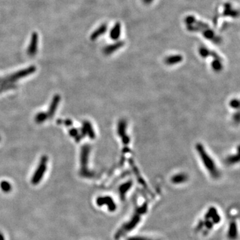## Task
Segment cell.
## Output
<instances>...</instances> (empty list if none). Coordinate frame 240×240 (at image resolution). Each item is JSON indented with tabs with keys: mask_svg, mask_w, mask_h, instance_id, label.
<instances>
[{
	"mask_svg": "<svg viewBox=\"0 0 240 240\" xmlns=\"http://www.w3.org/2000/svg\"><path fill=\"white\" fill-rule=\"evenodd\" d=\"M147 208H148V207H147V204L146 203H144V204L142 206H140V207H137L136 209H135L132 217H131V219L127 222H126L125 224H123L122 226L118 229V231H117V232L115 233V239H120L121 237L124 236L125 234H127V233L130 232V231H132V229H134L135 227L137 226V224L139 223L140 220L142 219V215H144L145 213L147 212Z\"/></svg>",
	"mask_w": 240,
	"mask_h": 240,
	"instance_id": "6da1fadb",
	"label": "cell"
},
{
	"mask_svg": "<svg viewBox=\"0 0 240 240\" xmlns=\"http://www.w3.org/2000/svg\"><path fill=\"white\" fill-rule=\"evenodd\" d=\"M35 70L36 67L35 66H30L23 70H19L4 79L0 78V83H2L0 86V93L3 91L7 90V89L14 88L15 86L13 84V83H15L19 79L23 78L26 76H30L31 74H33Z\"/></svg>",
	"mask_w": 240,
	"mask_h": 240,
	"instance_id": "7a4b0ae2",
	"label": "cell"
},
{
	"mask_svg": "<svg viewBox=\"0 0 240 240\" xmlns=\"http://www.w3.org/2000/svg\"><path fill=\"white\" fill-rule=\"evenodd\" d=\"M196 150L198 152L199 156H200L201 159L204 164L205 168L207 169V171L209 172L211 176L214 179H218L220 176V172L219 169H217L216 165H215L214 161L210 156V155L207 154V152L201 144H197L195 146Z\"/></svg>",
	"mask_w": 240,
	"mask_h": 240,
	"instance_id": "3957f363",
	"label": "cell"
},
{
	"mask_svg": "<svg viewBox=\"0 0 240 240\" xmlns=\"http://www.w3.org/2000/svg\"><path fill=\"white\" fill-rule=\"evenodd\" d=\"M90 150V146L89 145H85L81 147V153H80L81 168H80L79 175L83 177V178H92L95 176L94 172L89 170L88 167L89 155Z\"/></svg>",
	"mask_w": 240,
	"mask_h": 240,
	"instance_id": "277c9868",
	"label": "cell"
},
{
	"mask_svg": "<svg viewBox=\"0 0 240 240\" xmlns=\"http://www.w3.org/2000/svg\"><path fill=\"white\" fill-rule=\"evenodd\" d=\"M48 158L46 156H43L40 159V164L38 165V167L36 169L35 171L33 173V175L31 178V182L33 185H38L42 179L47 169V163Z\"/></svg>",
	"mask_w": 240,
	"mask_h": 240,
	"instance_id": "5b68a950",
	"label": "cell"
},
{
	"mask_svg": "<svg viewBox=\"0 0 240 240\" xmlns=\"http://www.w3.org/2000/svg\"><path fill=\"white\" fill-rule=\"evenodd\" d=\"M96 204L98 206L108 205V210L110 212H115L117 209V205L112 198L110 196H101L98 197L96 200Z\"/></svg>",
	"mask_w": 240,
	"mask_h": 240,
	"instance_id": "8992f818",
	"label": "cell"
},
{
	"mask_svg": "<svg viewBox=\"0 0 240 240\" xmlns=\"http://www.w3.org/2000/svg\"><path fill=\"white\" fill-rule=\"evenodd\" d=\"M126 128H127V122L125 120H121L118 123V133L119 136L121 137L122 142L125 145L129 144L130 137L126 134Z\"/></svg>",
	"mask_w": 240,
	"mask_h": 240,
	"instance_id": "52a82bcc",
	"label": "cell"
},
{
	"mask_svg": "<svg viewBox=\"0 0 240 240\" xmlns=\"http://www.w3.org/2000/svg\"><path fill=\"white\" fill-rule=\"evenodd\" d=\"M81 134L83 137L88 135L91 139H94L96 137V133L92 126L91 123L88 121H84L83 122V125L81 130Z\"/></svg>",
	"mask_w": 240,
	"mask_h": 240,
	"instance_id": "ba28073f",
	"label": "cell"
},
{
	"mask_svg": "<svg viewBox=\"0 0 240 240\" xmlns=\"http://www.w3.org/2000/svg\"><path fill=\"white\" fill-rule=\"evenodd\" d=\"M38 35L36 33H33L31 35L30 45L28 47V54L30 56H34L38 51Z\"/></svg>",
	"mask_w": 240,
	"mask_h": 240,
	"instance_id": "9c48e42d",
	"label": "cell"
},
{
	"mask_svg": "<svg viewBox=\"0 0 240 240\" xmlns=\"http://www.w3.org/2000/svg\"><path fill=\"white\" fill-rule=\"evenodd\" d=\"M60 99H61V97H60L59 95H58V94H56V95L53 96L52 102H51V104L50 105L49 110H48L47 112L48 119L52 118L53 116L55 115V111L57 110V106L59 103Z\"/></svg>",
	"mask_w": 240,
	"mask_h": 240,
	"instance_id": "30bf717a",
	"label": "cell"
},
{
	"mask_svg": "<svg viewBox=\"0 0 240 240\" xmlns=\"http://www.w3.org/2000/svg\"><path fill=\"white\" fill-rule=\"evenodd\" d=\"M122 33V25L120 22H117L113 26L110 32V37L113 41H117L120 39Z\"/></svg>",
	"mask_w": 240,
	"mask_h": 240,
	"instance_id": "8fae6325",
	"label": "cell"
},
{
	"mask_svg": "<svg viewBox=\"0 0 240 240\" xmlns=\"http://www.w3.org/2000/svg\"><path fill=\"white\" fill-rule=\"evenodd\" d=\"M123 45H124V42H122V41H119L118 42H115L114 43H113V44H111L105 47L103 50V53L107 55H111L112 54L113 52L120 50Z\"/></svg>",
	"mask_w": 240,
	"mask_h": 240,
	"instance_id": "7c38bea8",
	"label": "cell"
},
{
	"mask_svg": "<svg viewBox=\"0 0 240 240\" xmlns=\"http://www.w3.org/2000/svg\"><path fill=\"white\" fill-rule=\"evenodd\" d=\"M183 61L182 55L179 54L169 55L165 58L164 63L168 65H174L179 64Z\"/></svg>",
	"mask_w": 240,
	"mask_h": 240,
	"instance_id": "4fadbf2b",
	"label": "cell"
},
{
	"mask_svg": "<svg viewBox=\"0 0 240 240\" xmlns=\"http://www.w3.org/2000/svg\"><path fill=\"white\" fill-rule=\"evenodd\" d=\"M238 236V231L236 222H232L229 225L228 231H227V237L230 240H236Z\"/></svg>",
	"mask_w": 240,
	"mask_h": 240,
	"instance_id": "5bb4252c",
	"label": "cell"
},
{
	"mask_svg": "<svg viewBox=\"0 0 240 240\" xmlns=\"http://www.w3.org/2000/svg\"><path fill=\"white\" fill-rule=\"evenodd\" d=\"M107 30H108V27H107L105 24H103V25H100L97 30H96L92 33V34L90 36L91 40L94 41L97 40L99 36L103 35L105 33Z\"/></svg>",
	"mask_w": 240,
	"mask_h": 240,
	"instance_id": "9a60e30c",
	"label": "cell"
},
{
	"mask_svg": "<svg viewBox=\"0 0 240 240\" xmlns=\"http://www.w3.org/2000/svg\"><path fill=\"white\" fill-rule=\"evenodd\" d=\"M188 179V176L184 173H179L174 175L171 179V182L174 184H181L186 182Z\"/></svg>",
	"mask_w": 240,
	"mask_h": 240,
	"instance_id": "2e32d148",
	"label": "cell"
},
{
	"mask_svg": "<svg viewBox=\"0 0 240 240\" xmlns=\"http://www.w3.org/2000/svg\"><path fill=\"white\" fill-rule=\"evenodd\" d=\"M132 184H133L132 181H127V182H126L120 185V188H119V191H120L121 200H125L126 193H127V191L130 190V188H132Z\"/></svg>",
	"mask_w": 240,
	"mask_h": 240,
	"instance_id": "e0dca14e",
	"label": "cell"
},
{
	"mask_svg": "<svg viewBox=\"0 0 240 240\" xmlns=\"http://www.w3.org/2000/svg\"><path fill=\"white\" fill-rule=\"evenodd\" d=\"M211 66L213 71L215 72H219L224 68L221 59H213V60L211 64Z\"/></svg>",
	"mask_w": 240,
	"mask_h": 240,
	"instance_id": "ac0fdd59",
	"label": "cell"
},
{
	"mask_svg": "<svg viewBox=\"0 0 240 240\" xmlns=\"http://www.w3.org/2000/svg\"><path fill=\"white\" fill-rule=\"evenodd\" d=\"M202 33H203V36H204V37H205L206 39H207V40L215 41V40H216V39H219V38H217L215 37V33H214V31H213L212 30H210V29H209V28H206V29H204V30H203Z\"/></svg>",
	"mask_w": 240,
	"mask_h": 240,
	"instance_id": "d6986e66",
	"label": "cell"
},
{
	"mask_svg": "<svg viewBox=\"0 0 240 240\" xmlns=\"http://www.w3.org/2000/svg\"><path fill=\"white\" fill-rule=\"evenodd\" d=\"M48 119V116L47 113L45 112H40L38 113L35 117V122L40 124V123H42L47 120Z\"/></svg>",
	"mask_w": 240,
	"mask_h": 240,
	"instance_id": "ffe728a7",
	"label": "cell"
},
{
	"mask_svg": "<svg viewBox=\"0 0 240 240\" xmlns=\"http://www.w3.org/2000/svg\"><path fill=\"white\" fill-rule=\"evenodd\" d=\"M0 188L5 193H9L11 190V185L8 181H2L0 183Z\"/></svg>",
	"mask_w": 240,
	"mask_h": 240,
	"instance_id": "44dd1931",
	"label": "cell"
},
{
	"mask_svg": "<svg viewBox=\"0 0 240 240\" xmlns=\"http://www.w3.org/2000/svg\"><path fill=\"white\" fill-rule=\"evenodd\" d=\"M239 155L237 154L236 155H232L231 156H229L226 159V164L228 165H233L237 164L239 162Z\"/></svg>",
	"mask_w": 240,
	"mask_h": 240,
	"instance_id": "7402d4cb",
	"label": "cell"
},
{
	"mask_svg": "<svg viewBox=\"0 0 240 240\" xmlns=\"http://www.w3.org/2000/svg\"><path fill=\"white\" fill-rule=\"evenodd\" d=\"M132 167H133V171H134V173H135V175H136V177H137V179H138V181H139V182H140V183H141L143 186H144L145 188V189H146V190H147V191H148V189L147 188V185H146V184H145V181L144 180V179H143V178H142L141 176H140V174H139V171H137L136 167L135 166V165H132Z\"/></svg>",
	"mask_w": 240,
	"mask_h": 240,
	"instance_id": "603a6c76",
	"label": "cell"
},
{
	"mask_svg": "<svg viewBox=\"0 0 240 240\" xmlns=\"http://www.w3.org/2000/svg\"><path fill=\"white\" fill-rule=\"evenodd\" d=\"M229 105L233 109H238L239 107V101L237 99H233L230 101Z\"/></svg>",
	"mask_w": 240,
	"mask_h": 240,
	"instance_id": "cb8c5ba5",
	"label": "cell"
},
{
	"mask_svg": "<svg viewBox=\"0 0 240 240\" xmlns=\"http://www.w3.org/2000/svg\"><path fill=\"white\" fill-rule=\"evenodd\" d=\"M127 240H152V239H149L147 237L143 236H133L128 238Z\"/></svg>",
	"mask_w": 240,
	"mask_h": 240,
	"instance_id": "d4e9b609",
	"label": "cell"
},
{
	"mask_svg": "<svg viewBox=\"0 0 240 240\" xmlns=\"http://www.w3.org/2000/svg\"><path fill=\"white\" fill-rule=\"evenodd\" d=\"M79 134V133L78 132V130H76V128H72V129L69 130V135L73 137H76Z\"/></svg>",
	"mask_w": 240,
	"mask_h": 240,
	"instance_id": "484cf974",
	"label": "cell"
},
{
	"mask_svg": "<svg viewBox=\"0 0 240 240\" xmlns=\"http://www.w3.org/2000/svg\"><path fill=\"white\" fill-rule=\"evenodd\" d=\"M234 120L236 123H239V112L235 113V115H234Z\"/></svg>",
	"mask_w": 240,
	"mask_h": 240,
	"instance_id": "4316f807",
	"label": "cell"
},
{
	"mask_svg": "<svg viewBox=\"0 0 240 240\" xmlns=\"http://www.w3.org/2000/svg\"><path fill=\"white\" fill-rule=\"evenodd\" d=\"M64 123L66 126H71L72 125V121L71 120H69V119H67V120H65L64 121Z\"/></svg>",
	"mask_w": 240,
	"mask_h": 240,
	"instance_id": "83f0119b",
	"label": "cell"
},
{
	"mask_svg": "<svg viewBox=\"0 0 240 240\" xmlns=\"http://www.w3.org/2000/svg\"><path fill=\"white\" fill-rule=\"evenodd\" d=\"M154 0H142V1L144 2V3L145 4H146V5H148V4H152L153 1H154Z\"/></svg>",
	"mask_w": 240,
	"mask_h": 240,
	"instance_id": "f1b7e54d",
	"label": "cell"
},
{
	"mask_svg": "<svg viewBox=\"0 0 240 240\" xmlns=\"http://www.w3.org/2000/svg\"><path fill=\"white\" fill-rule=\"evenodd\" d=\"M0 240H5L4 236H3V234L1 233H0Z\"/></svg>",
	"mask_w": 240,
	"mask_h": 240,
	"instance_id": "f546056e",
	"label": "cell"
},
{
	"mask_svg": "<svg viewBox=\"0 0 240 240\" xmlns=\"http://www.w3.org/2000/svg\"><path fill=\"white\" fill-rule=\"evenodd\" d=\"M152 240H154V239H152Z\"/></svg>",
	"mask_w": 240,
	"mask_h": 240,
	"instance_id": "4dcf8cb0",
	"label": "cell"
}]
</instances>
